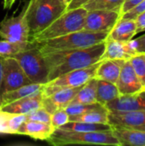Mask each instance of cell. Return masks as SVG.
I'll list each match as a JSON object with an SVG mask.
<instances>
[{"instance_id": "6da1fadb", "label": "cell", "mask_w": 145, "mask_h": 146, "mask_svg": "<svg viewBox=\"0 0 145 146\" xmlns=\"http://www.w3.org/2000/svg\"><path fill=\"white\" fill-rule=\"evenodd\" d=\"M104 50L105 41L87 48L43 54L49 68V81L68 72L84 68L100 62Z\"/></svg>"}, {"instance_id": "7a4b0ae2", "label": "cell", "mask_w": 145, "mask_h": 146, "mask_svg": "<svg viewBox=\"0 0 145 146\" xmlns=\"http://www.w3.org/2000/svg\"><path fill=\"white\" fill-rule=\"evenodd\" d=\"M60 0H30L25 7V20L30 38L44 30L67 10Z\"/></svg>"}, {"instance_id": "3957f363", "label": "cell", "mask_w": 145, "mask_h": 146, "mask_svg": "<svg viewBox=\"0 0 145 146\" xmlns=\"http://www.w3.org/2000/svg\"><path fill=\"white\" fill-rule=\"evenodd\" d=\"M109 32H91L80 30L58 38H50L42 41H36V46L42 54L87 48L104 42Z\"/></svg>"}, {"instance_id": "277c9868", "label": "cell", "mask_w": 145, "mask_h": 146, "mask_svg": "<svg viewBox=\"0 0 145 146\" xmlns=\"http://www.w3.org/2000/svg\"><path fill=\"white\" fill-rule=\"evenodd\" d=\"M54 146L68 145H89L121 146V143L111 131L103 132H72L56 128L51 136L46 140Z\"/></svg>"}, {"instance_id": "5b68a950", "label": "cell", "mask_w": 145, "mask_h": 146, "mask_svg": "<svg viewBox=\"0 0 145 146\" xmlns=\"http://www.w3.org/2000/svg\"><path fill=\"white\" fill-rule=\"evenodd\" d=\"M86 14L87 10L84 7L68 9L44 30L32 37L30 41L46 40L80 31L84 27Z\"/></svg>"}, {"instance_id": "8992f818", "label": "cell", "mask_w": 145, "mask_h": 146, "mask_svg": "<svg viewBox=\"0 0 145 146\" xmlns=\"http://www.w3.org/2000/svg\"><path fill=\"white\" fill-rule=\"evenodd\" d=\"M11 57H14L18 62L32 83L44 85L49 81V68L43 54L39 51L35 43L32 47L21 51Z\"/></svg>"}, {"instance_id": "52a82bcc", "label": "cell", "mask_w": 145, "mask_h": 146, "mask_svg": "<svg viewBox=\"0 0 145 146\" xmlns=\"http://www.w3.org/2000/svg\"><path fill=\"white\" fill-rule=\"evenodd\" d=\"M99 62L89 67L73 70L63 74L56 79L43 85L41 93L43 98L48 97L57 90L65 87H78L85 85L89 80L95 77Z\"/></svg>"}, {"instance_id": "ba28073f", "label": "cell", "mask_w": 145, "mask_h": 146, "mask_svg": "<svg viewBox=\"0 0 145 146\" xmlns=\"http://www.w3.org/2000/svg\"><path fill=\"white\" fill-rule=\"evenodd\" d=\"M3 74L0 97L7 92L15 90L22 86L32 84L21 68L18 62L11 56L3 57Z\"/></svg>"}, {"instance_id": "9c48e42d", "label": "cell", "mask_w": 145, "mask_h": 146, "mask_svg": "<svg viewBox=\"0 0 145 146\" xmlns=\"http://www.w3.org/2000/svg\"><path fill=\"white\" fill-rule=\"evenodd\" d=\"M0 37L15 43L30 41L29 30L25 20V8L19 15L5 17L0 21Z\"/></svg>"}, {"instance_id": "30bf717a", "label": "cell", "mask_w": 145, "mask_h": 146, "mask_svg": "<svg viewBox=\"0 0 145 146\" xmlns=\"http://www.w3.org/2000/svg\"><path fill=\"white\" fill-rule=\"evenodd\" d=\"M121 18V13L112 10L95 9L87 11L84 30L91 32H110Z\"/></svg>"}, {"instance_id": "8fae6325", "label": "cell", "mask_w": 145, "mask_h": 146, "mask_svg": "<svg viewBox=\"0 0 145 146\" xmlns=\"http://www.w3.org/2000/svg\"><path fill=\"white\" fill-rule=\"evenodd\" d=\"M105 107L109 111H145V89L132 94L120 95Z\"/></svg>"}, {"instance_id": "7c38bea8", "label": "cell", "mask_w": 145, "mask_h": 146, "mask_svg": "<svg viewBox=\"0 0 145 146\" xmlns=\"http://www.w3.org/2000/svg\"><path fill=\"white\" fill-rule=\"evenodd\" d=\"M115 84L121 95L132 94L145 89L129 60L125 62Z\"/></svg>"}, {"instance_id": "4fadbf2b", "label": "cell", "mask_w": 145, "mask_h": 146, "mask_svg": "<svg viewBox=\"0 0 145 146\" xmlns=\"http://www.w3.org/2000/svg\"><path fill=\"white\" fill-rule=\"evenodd\" d=\"M82 87H65L57 90L51 95L43 98L42 107L52 115L55 111L60 109H64L73 99L79 89Z\"/></svg>"}, {"instance_id": "5bb4252c", "label": "cell", "mask_w": 145, "mask_h": 146, "mask_svg": "<svg viewBox=\"0 0 145 146\" xmlns=\"http://www.w3.org/2000/svg\"><path fill=\"white\" fill-rule=\"evenodd\" d=\"M108 123L111 127H137L145 125V111H109Z\"/></svg>"}, {"instance_id": "9a60e30c", "label": "cell", "mask_w": 145, "mask_h": 146, "mask_svg": "<svg viewBox=\"0 0 145 146\" xmlns=\"http://www.w3.org/2000/svg\"><path fill=\"white\" fill-rule=\"evenodd\" d=\"M136 50L132 43V39L122 42L107 38L105 40V50L103 59H122L130 60L136 55Z\"/></svg>"}, {"instance_id": "2e32d148", "label": "cell", "mask_w": 145, "mask_h": 146, "mask_svg": "<svg viewBox=\"0 0 145 146\" xmlns=\"http://www.w3.org/2000/svg\"><path fill=\"white\" fill-rule=\"evenodd\" d=\"M43 96L41 91L36 94L27 96L9 104H5L0 107L1 110L21 115H27L32 111L42 107Z\"/></svg>"}, {"instance_id": "e0dca14e", "label": "cell", "mask_w": 145, "mask_h": 146, "mask_svg": "<svg viewBox=\"0 0 145 146\" xmlns=\"http://www.w3.org/2000/svg\"><path fill=\"white\" fill-rule=\"evenodd\" d=\"M55 127L49 123L26 120L20 126L17 134L25 135L34 140L46 141L53 133Z\"/></svg>"}, {"instance_id": "ac0fdd59", "label": "cell", "mask_w": 145, "mask_h": 146, "mask_svg": "<svg viewBox=\"0 0 145 146\" xmlns=\"http://www.w3.org/2000/svg\"><path fill=\"white\" fill-rule=\"evenodd\" d=\"M127 60L122 59H103L99 62L97 68L95 78L103 80L112 83H116L120 75L121 70Z\"/></svg>"}, {"instance_id": "d6986e66", "label": "cell", "mask_w": 145, "mask_h": 146, "mask_svg": "<svg viewBox=\"0 0 145 146\" xmlns=\"http://www.w3.org/2000/svg\"><path fill=\"white\" fill-rule=\"evenodd\" d=\"M112 133L121 146H145V131L122 127H112Z\"/></svg>"}, {"instance_id": "ffe728a7", "label": "cell", "mask_w": 145, "mask_h": 146, "mask_svg": "<svg viewBox=\"0 0 145 146\" xmlns=\"http://www.w3.org/2000/svg\"><path fill=\"white\" fill-rule=\"evenodd\" d=\"M136 34L137 28L135 20L121 17L109 33L107 38L126 42L132 39Z\"/></svg>"}, {"instance_id": "44dd1931", "label": "cell", "mask_w": 145, "mask_h": 146, "mask_svg": "<svg viewBox=\"0 0 145 146\" xmlns=\"http://www.w3.org/2000/svg\"><path fill=\"white\" fill-rule=\"evenodd\" d=\"M26 120V115L14 114L0 110V134H17L20 126Z\"/></svg>"}, {"instance_id": "7402d4cb", "label": "cell", "mask_w": 145, "mask_h": 146, "mask_svg": "<svg viewBox=\"0 0 145 146\" xmlns=\"http://www.w3.org/2000/svg\"><path fill=\"white\" fill-rule=\"evenodd\" d=\"M42 87H43V84L32 83V84L22 86L15 89V90L4 92L0 97V104L2 106L5 104L11 103V102L15 101L17 99L36 94L42 90Z\"/></svg>"}, {"instance_id": "603a6c76", "label": "cell", "mask_w": 145, "mask_h": 146, "mask_svg": "<svg viewBox=\"0 0 145 146\" xmlns=\"http://www.w3.org/2000/svg\"><path fill=\"white\" fill-rule=\"evenodd\" d=\"M97 79L93 77L89 80L79 89L73 99L69 103L72 104H92L97 102Z\"/></svg>"}, {"instance_id": "cb8c5ba5", "label": "cell", "mask_w": 145, "mask_h": 146, "mask_svg": "<svg viewBox=\"0 0 145 146\" xmlns=\"http://www.w3.org/2000/svg\"><path fill=\"white\" fill-rule=\"evenodd\" d=\"M120 95L116 84L103 80H97V102L105 106L106 104L115 99Z\"/></svg>"}, {"instance_id": "d4e9b609", "label": "cell", "mask_w": 145, "mask_h": 146, "mask_svg": "<svg viewBox=\"0 0 145 146\" xmlns=\"http://www.w3.org/2000/svg\"><path fill=\"white\" fill-rule=\"evenodd\" d=\"M60 129L72 132H103V131H111L112 127L108 123H89L82 121H68L66 124L62 125Z\"/></svg>"}, {"instance_id": "484cf974", "label": "cell", "mask_w": 145, "mask_h": 146, "mask_svg": "<svg viewBox=\"0 0 145 146\" xmlns=\"http://www.w3.org/2000/svg\"><path fill=\"white\" fill-rule=\"evenodd\" d=\"M108 114L109 110L105 106L88 111L86 113L77 115H70L69 121H82V122H89V123H108ZM109 124V123H108Z\"/></svg>"}, {"instance_id": "4316f807", "label": "cell", "mask_w": 145, "mask_h": 146, "mask_svg": "<svg viewBox=\"0 0 145 146\" xmlns=\"http://www.w3.org/2000/svg\"><path fill=\"white\" fill-rule=\"evenodd\" d=\"M34 45V42L27 43H15L6 39L0 41V56L2 57L12 56L21 51L27 50Z\"/></svg>"}, {"instance_id": "83f0119b", "label": "cell", "mask_w": 145, "mask_h": 146, "mask_svg": "<svg viewBox=\"0 0 145 146\" xmlns=\"http://www.w3.org/2000/svg\"><path fill=\"white\" fill-rule=\"evenodd\" d=\"M124 0H90L83 7L87 10H112L121 13Z\"/></svg>"}, {"instance_id": "f1b7e54d", "label": "cell", "mask_w": 145, "mask_h": 146, "mask_svg": "<svg viewBox=\"0 0 145 146\" xmlns=\"http://www.w3.org/2000/svg\"><path fill=\"white\" fill-rule=\"evenodd\" d=\"M103 106L104 105L101 104L98 102L92 103V104H68V106H66L64 108V110H66V112L70 116V115H81V114L86 113L88 111L102 108Z\"/></svg>"}, {"instance_id": "f546056e", "label": "cell", "mask_w": 145, "mask_h": 146, "mask_svg": "<svg viewBox=\"0 0 145 146\" xmlns=\"http://www.w3.org/2000/svg\"><path fill=\"white\" fill-rule=\"evenodd\" d=\"M129 61L145 88V53H138Z\"/></svg>"}, {"instance_id": "4dcf8cb0", "label": "cell", "mask_w": 145, "mask_h": 146, "mask_svg": "<svg viewBox=\"0 0 145 146\" xmlns=\"http://www.w3.org/2000/svg\"><path fill=\"white\" fill-rule=\"evenodd\" d=\"M26 119L30 120V121H35L50 124L51 115L48 111H46L43 107H40L37 110L32 111L31 113L26 115Z\"/></svg>"}, {"instance_id": "1f68e13d", "label": "cell", "mask_w": 145, "mask_h": 146, "mask_svg": "<svg viewBox=\"0 0 145 146\" xmlns=\"http://www.w3.org/2000/svg\"><path fill=\"white\" fill-rule=\"evenodd\" d=\"M69 121V115L64 109H60L51 115L50 124L56 128H60L62 125Z\"/></svg>"}, {"instance_id": "d6a6232c", "label": "cell", "mask_w": 145, "mask_h": 146, "mask_svg": "<svg viewBox=\"0 0 145 146\" xmlns=\"http://www.w3.org/2000/svg\"><path fill=\"white\" fill-rule=\"evenodd\" d=\"M145 11V0L142 1L139 4H138L136 7L132 9L131 10L127 11L126 13L123 14L121 17V18H126V19H132L135 20L138 15H139L141 13Z\"/></svg>"}, {"instance_id": "836d02e7", "label": "cell", "mask_w": 145, "mask_h": 146, "mask_svg": "<svg viewBox=\"0 0 145 146\" xmlns=\"http://www.w3.org/2000/svg\"><path fill=\"white\" fill-rule=\"evenodd\" d=\"M132 43L134 44L137 54L145 53V34L137 38H132Z\"/></svg>"}, {"instance_id": "e575fe53", "label": "cell", "mask_w": 145, "mask_h": 146, "mask_svg": "<svg viewBox=\"0 0 145 146\" xmlns=\"http://www.w3.org/2000/svg\"><path fill=\"white\" fill-rule=\"evenodd\" d=\"M142 1H144V0H124L123 5H122L121 9V16L123 14H125L127 11H129L132 9H133L134 7H136Z\"/></svg>"}, {"instance_id": "d590c367", "label": "cell", "mask_w": 145, "mask_h": 146, "mask_svg": "<svg viewBox=\"0 0 145 146\" xmlns=\"http://www.w3.org/2000/svg\"><path fill=\"white\" fill-rule=\"evenodd\" d=\"M136 21V28H137V33L144 32L145 31V11L141 13L139 15L137 16L135 19Z\"/></svg>"}, {"instance_id": "8d00e7d4", "label": "cell", "mask_w": 145, "mask_h": 146, "mask_svg": "<svg viewBox=\"0 0 145 146\" xmlns=\"http://www.w3.org/2000/svg\"><path fill=\"white\" fill-rule=\"evenodd\" d=\"M90 0H72L68 3V5L67 7V10L68 9H77V8L83 7Z\"/></svg>"}, {"instance_id": "74e56055", "label": "cell", "mask_w": 145, "mask_h": 146, "mask_svg": "<svg viewBox=\"0 0 145 146\" xmlns=\"http://www.w3.org/2000/svg\"><path fill=\"white\" fill-rule=\"evenodd\" d=\"M16 0H3V8L5 9H9Z\"/></svg>"}, {"instance_id": "f35d334b", "label": "cell", "mask_w": 145, "mask_h": 146, "mask_svg": "<svg viewBox=\"0 0 145 146\" xmlns=\"http://www.w3.org/2000/svg\"><path fill=\"white\" fill-rule=\"evenodd\" d=\"M3 57L0 56V89H1V83H2V74H3V65H2ZM1 106V104H0Z\"/></svg>"}, {"instance_id": "ab89813d", "label": "cell", "mask_w": 145, "mask_h": 146, "mask_svg": "<svg viewBox=\"0 0 145 146\" xmlns=\"http://www.w3.org/2000/svg\"><path fill=\"white\" fill-rule=\"evenodd\" d=\"M133 128H136V129H139V130H143V131H145V125H143V126H139V127H133Z\"/></svg>"}, {"instance_id": "60d3db41", "label": "cell", "mask_w": 145, "mask_h": 146, "mask_svg": "<svg viewBox=\"0 0 145 146\" xmlns=\"http://www.w3.org/2000/svg\"><path fill=\"white\" fill-rule=\"evenodd\" d=\"M60 1H61L62 3H63L64 4H66V5L68 6V3H70V2H71L72 0H60Z\"/></svg>"}]
</instances>
